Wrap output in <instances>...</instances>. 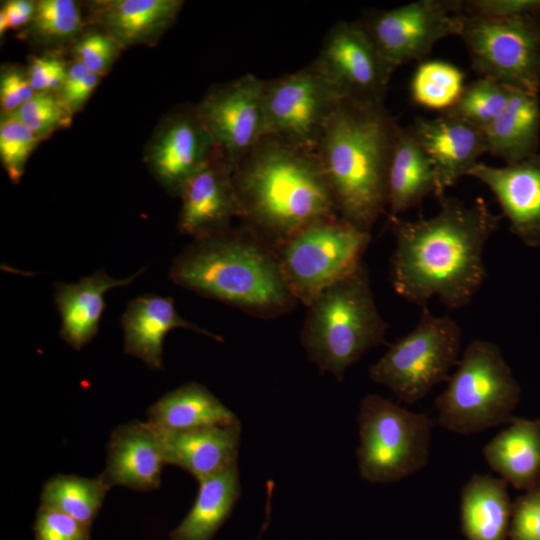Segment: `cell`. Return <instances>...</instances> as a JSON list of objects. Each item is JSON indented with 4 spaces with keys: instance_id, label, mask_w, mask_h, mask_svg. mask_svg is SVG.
I'll return each instance as SVG.
<instances>
[{
    "instance_id": "6da1fadb",
    "label": "cell",
    "mask_w": 540,
    "mask_h": 540,
    "mask_svg": "<svg viewBox=\"0 0 540 540\" xmlns=\"http://www.w3.org/2000/svg\"><path fill=\"white\" fill-rule=\"evenodd\" d=\"M430 218L388 216L395 238L391 281L395 292L420 306L437 297L449 309L467 306L487 272L484 249L500 216L482 198L466 204L443 197Z\"/></svg>"
},
{
    "instance_id": "7a4b0ae2",
    "label": "cell",
    "mask_w": 540,
    "mask_h": 540,
    "mask_svg": "<svg viewBox=\"0 0 540 540\" xmlns=\"http://www.w3.org/2000/svg\"><path fill=\"white\" fill-rule=\"evenodd\" d=\"M240 219L277 247L307 225L339 216L315 152L264 136L234 167Z\"/></svg>"
},
{
    "instance_id": "3957f363",
    "label": "cell",
    "mask_w": 540,
    "mask_h": 540,
    "mask_svg": "<svg viewBox=\"0 0 540 540\" xmlns=\"http://www.w3.org/2000/svg\"><path fill=\"white\" fill-rule=\"evenodd\" d=\"M399 126L384 103L342 100L315 151L338 215L369 233L388 209V172Z\"/></svg>"
},
{
    "instance_id": "277c9868",
    "label": "cell",
    "mask_w": 540,
    "mask_h": 540,
    "mask_svg": "<svg viewBox=\"0 0 540 540\" xmlns=\"http://www.w3.org/2000/svg\"><path fill=\"white\" fill-rule=\"evenodd\" d=\"M169 277L255 316H277L296 303L276 249L246 226L193 240L173 259Z\"/></svg>"
},
{
    "instance_id": "5b68a950",
    "label": "cell",
    "mask_w": 540,
    "mask_h": 540,
    "mask_svg": "<svg viewBox=\"0 0 540 540\" xmlns=\"http://www.w3.org/2000/svg\"><path fill=\"white\" fill-rule=\"evenodd\" d=\"M387 329L362 261L308 306L301 341L308 358L321 372L342 381L350 366L384 341Z\"/></svg>"
},
{
    "instance_id": "8992f818",
    "label": "cell",
    "mask_w": 540,
    "mask_h": 540,
    "mask_svg": "<svg viewBox=\"0 0 540 540\" xmlns=\"http://www.w3.org/2000/svg\"><path fill=\"white\" fill-rule=\"evenodd\" d=\"M436 398L438 424L461 435L496 427L509 418L518 388L499 347L473 340Z\"/></svg>"
},
{
    "instance_id": "52a82bcc",
    "label": "cell",
    "mask_w": 540,
    "mask_h": 540,
    "mask_svg": "<svg viewBox=\"0 0 540 540\" xmlns=\"http://www.w3.org/2000/svg\"><path fill=\"white\" fill-rule=\"evenodd\" d=\"M431 431L426 415L377 394L366 395L358 413L361 476L371 483H392L418 472L428 461Z\"/></svg>"
},
{
    "instance_id": "ba28073f",
    "label": "cell",
    "mask_w": 540,
    "mask_h": 540,
    "mask_svg": "<svg viewBox=\"0 0 540 540\" xmlns=\"http://www.w3.org/2000/svg\"><path fill=\"white\" fill-rule=\"evenodd\" d=\"M370 241L371 233L333 216L307 225L275 249L292 295L308 307L358 267Z\"/></svg>"
},
{
    "instance_id": "9c48e42d",
    "label": "cell",
    "mask_w": 540,
    "mask_h": 540,
    "mask_svg": "<svg viewBox=\"0 0 540 540\" xmlns=\"http://www.w3.org/2000/svg\"><path fill=\"white\" fill-rule=\"evenodd\" d=\"M421 307L416 327L392 343L369 369L372 381L408 404L448 380L461 347L459 325L449 316L434 315L427 304Z\"/></svg>"
},
{
    "instance_id": "30bf717a",
    "label": "cell",
    "mask_w": 540,
    "mask_h": 540,
    "mask_svg": "<svg viewBox=\"0 0 540 540\" xmlns=\"http://www.w3.org/2000/svg\"><path fill=\"white\" fill-rule=\"evenodd\" d=\"M480 77L540 92V14L493 19L464 12L458 35Z\"/></svg>"
},
{
    "instance_id": "8fae6325",
    "label": "cell",
    "mask_w": 540,
    "mask_h": 540,
    "mask_svg": "<svg viewBox=\"0 0 540 540\" xmlns=\"http://www.w3.org/2000/svg\"><path fill=\"white\" fill-rule=\"evenodd\" d=\"M341 101L313 62L293 73L265 80V136L315 152Z\"/></svg>"
},
{
    "instance_id": "7c38bea8",
    "label": "cell",
    "mask_w": 540,
    "mask_h": 540,
    "mask_svg": "<svg viewBox=\"0 0 540 540\" xmlns=\"http://www.w3.org/2000/svg\"><path fill=\"white\" fill-rule=\"evenodd\" d=\"M463 1L419 0L374 11L359 21L384 60L395 70L426 58L439 40L459 35Z\"/></svg>"
},
{
    "instance_id": "4fadbf2b",
    "label": "cell",
    "mask_w": 540,
    "mask_h": 540,
    "mask_svg": "<svg viewBox=\"0 0 540 540\" xmlns=\"http://www.w3.org/2000/svg\"><path fill=\"white\" fill-rule=\"evenodd\" d=\"M312 62L342 100L363 104L384 103L395 71L359 21L336 23Z\"/></svg>"
},
{
    "instance_id": "5bb4252c",
    "label": "cell",
    "mask_w": 540,
    "mask_h": 540,
    "mask_svg": "<svg viewBox=\"0 0 540 540\" xmlns=\"http://www.w3.org/2000/svg\"><path fill=\"white\" fill-rule=\"evenodd\" d=\"M264 83L245 74L212 86L195 107L233 169L265 136Z\"/></svg>"
},
{
    "instance_id": "9a60e30c",
    "label": "cell",
    "mask_w": 540,
    "mask_h": 540,
    "mask_svg": "<svg viewBox=\"0 0 540 540\" xmlns=\"http://www.w3.org/2000/svg\"><path fill=\"white\" fill-rule=\"evenodd\" d=\"M194 108L167 116L150 140L145 163L156 181L172 196L218 151Z\"/></svg>"
},
{
    "instance_id": "2e32d148",
    "label": "cell",
    "mask_w": 540,
    "mask_h": 540,
    "mask_svg": "<svg viewBox=\"0 0 540 540\" xmlns=\"http://www.w3.org/2000/svg\"><path fill=\"white\" fill-rule=\"evenodd\" d=\"M179 197L178 229L193 240L223 232L240 219L233 167L220 150L186 182Z\"/></svg>"
},
{
    "instance_id": "e0dca14e",
    "label": "cell",
    "mask_w": 540,
    "mask_h": 540,
    "mask_svg": "<svg viewBox=\"0 0 540 540\" xmlns=\"http://www.w3.org/2000/svg\"><path fill=\"white\" fill-rule=\"evenodd\" d=\"M409 128L432 162L438 200L488 152L484 131L449 112L431 119L417 117Z\"/></svg>"
},
{
    "instance_id": "ac0fdd59",
    "label": "cell",
    "mask_w": 540,
    "mask_h": 540,
    "mask_svg": "<svg viewBox=\"0 0 540 540\" xmlns=\"http://www.w3.org/2000/svg\"><path fill=\"white\" fill-rule=\"evenodd\" d=\"M496 197L510 230L527 244L540 239V154L493 167L478 162L468 173Z\"/></svg>"
},
{
    "instance_id": "d6986e66",
    "label": "cell",
    "mask_w": 540,
    "mask_h": 540,
    "mask_svg": "<svg viewBox=\"0 0 540 540\" xmlns=\"http://www.w3.org/2000/svg\"><path fill=\"white\" fill-rule=\"evenodd\" d=\"M124 352L151 369L162 368L163 343L174 329H190L215 340L222 338L182 318L170 297L144 294L131 299L121 317Z\"/></svg>"
},
{
    "instance_id": "ffe728a7",
    "label": "cell",
    "mask_w": 540,
    "mask_h": 540,
    "mask_svg": "<svg viewBox=\"0 0 540 540\" xmlns=\"http://www.w3.org/2000/svg\"><path fill=\"white\" fill-rule=\"evenodd\" d=\"M165 464L159 432L148 422H131L112 433L103 474L111 486L147 491L159 487Z\"/></svg>"
},
{
    "instance_id": "44dd1931",
    "label": "cell",
    "mask_w": 540,
    "mask_h": 540,
    "mask_svg": "<svg viewBox=\"0 0 540 540\" xmlns=\"http://www.w3.org/2000/svg\"><path fill=\"white\" fill-rule=\"evenodd\" d=\"M145 271L115 279L104 270H97L76 283L56 282L54 301L60 314V338L74 350H81L99 331L105 310V294L117 287L128 286Z\"/></svg>"
},
{
    "instance_id": "7402d4cb",
    "label": "cell",
    "mask_w": 540,
    "mask_h": 540,
    "mask_svg": "<svg viewBox=\"0 0 540 540\" xmlns=\"http://www.w3.org/2000/svg\"><path fill=\"white\" fill-rule=\"evenodd\" d=\"M158 432L166 464L181 467L198 481L237 463L240 422L180 432Z\"/></svg>"
},
{
    "instance_id": "603a6c76",
    "label": "cell",
    "mask_w": 540,
    "mask_h": 540,
    "mask_svg": "<svg viewBox=\"0 0 540 540\" xmlns=\"http://www.w3.org/2000/svg\"><path fill=\"white\" fill-rule=\"evenodd\" d=\"M180 0H106L92 3L94 19L121 47L151 44L175 21Z\"/></svg>"
},
{
    "instance_id": "cb8c5ba5",
    "label": "cell",
    "mask_w": 540,
    "mask_h": 540,
    "mask_svg": "<svg viewBox=\"0 0 540 540\" xmlns=\"http://www.w3.org/2000/svg\"><path fill=\"white\" fill-rule=\"evenodd\" d=\"M430 194L439 196L432 162L410 128L399 126L388 172V216H399Z\"/></svg>"
},
{
    "instance_id": "d4e9b609",
    "label": "cell",
    "mask_w": 540,
    "mask_h": 540,
    "mask_svg": "<svg viewBox=\"0 0 540 540\" xmlns=\"http://www.w3.org/2000/svg\"><path fill=\"white\" fill-rule=\"evenodd\" d=\"M483 131L487 153L506 164L537 154L540 144L539 96L514 88L504 111Z\"/></svg>"
},
{
    "instance_id": "484cf974",
    "label": "cell",
    "mask_w": 540,
    "mask_h": 540,
    "mask_svg": "<svg viewBox=\"0 0 540 540\" xmlns=\"http://www.w3.org/2000/svg\"><path fill=\"white\" fill-rule=\"evenodd\" d=\"M147 422L160 432H180L235 424L239 419L205 386L191 382L156 401L149 409Z\"/></svg>"
},
{
    "instance_id": "4316f807",
    "label": "cell",
    "mask_w": 540,
    "mask_h": 540,
    "mask_svg": "<svg viewBox=\"0 0 540 540\" xmlns=\"http://www.w3.org/2000/svg\"><path fill=\"white\" fill-rule=\"evenodd\" d=\"M198 482L195 501L181 523L170 532V540H212L240 497L237 463Z\"/></svg>"
},
{
    "instance_id": "83f0119b",
    "label": "cell",
    "mask_w": 540,
    "mask_h": 540,
    "mask_svg": "<svg viewBox=\"0 0 540 540\" xmlns=\"http://www.w3.org/2000/svg\"><path fill=\"white\" fill-rule=\"evenodd\" d=\"M461 523L467 540H507L511 505L503 480L473 474L461 491Z\"/></svg>"
},
{
    "instance_id": "f1b7e54d",
    "label": "cell",
    "mask_w": 540,
    "mask_h": 540,
    "mask_svg": "<svg viewBox=\"0 0 540 540\" xmlns=\"http://www.w3.org/2000/svg\"><path fill=\"white\" fill-rule=\"evenodd\" d=\"M492 470L516 487L529 484L540 471V433L531 422L515 420L484 447Z\"/></svg>"
},
{
    "instance_id": "f546056e",
    "label": "cell",
    "mask_w": 540,
    "mask_h": 540,
    "mask_svg": "<svg viewBox=\"0 0 540 540\" xmlns=\"http://www.w3.org/2000/svg\"><path fill=\"white\" fill-rule=\"evenodd\" d=\"M111 487L103 473L95 478L58 474L45 483L41 506L63 512L91 527Z\"/></svg>"
},
{
    "instance_id": "4dcf8cb0",
    "label": "cell",
    "mask_w": 540,
    "mask_h": 540,
    "mask_svg": "<svg viewBox=\"0 0 540 540\" xmlns=\"http://www.w3.org/2000/svg\"><path fill=\"white\" fill-rule=\"evenodd\" d=\"M465 74L457 66L441 60L421 62L410 82L412 100L440 113L450 110L464 87Z\"/></svg>"
},
{
    "instance_id": "1f68e13d",
    "label": "cell",
    "mask_w": 540,
    "mask_h": 540,
    "mask_svg": "<svg viewBox=\"0 0 540 540\" xmlns=\"http://www.w3.org/2000/svg\"><path fill=\"white\" fill-rule=\"evenodd\" d=\"M513 89L495 80L479 77L465 85L456 104L446 112L484 130L504 111Z\"/></svg>"
},
{
    "instance_id": "d6a6232c",
    "label": "cell",
    "mask_w": 540,
    "mask_h": 540,
    "mask_svg": "<svg viewBox=\"0 0 540 540\" xmlns=\"http://www.w3.org/2000/svg\"><path fill=\"white\" fill-rule=\"evenodd\" d=\"M83 25L78 4L72 0H40L28 25L29 36L42 45L70 41Z\"/></svg>"
},
{
    "instance_id": "836d02e7",
    "label": "cell",
    "mask_w": 540,
    "mask_h": 540,
    "mask_svg": "<svg viewBox=\"0 0 540 540\" xmlns=\"http://www.w3.org/2000/svg\"><path fill=\"white\" fill-rule=\"evenodd\" d=\"M41 140L15 114H1L0 158L12 183H18L26 163Z\"/></svg>"
},
{
    "instance_id": "e575fe53",
    "label": "cell",
    "mask_w": 540,
    "mask_h": 540,
    "mask_svg": "<svg viewBox=\"0 0 540 540\" xmlns=\"http://www.w3.org/2000/svg\"><path fill=\"white\" fill-rule=\"evenodd\" d=\"M13 114L40 140L68 127L73 116L57 93H35Z\"/></svg>"
},
{
    "instance_id": "d590c367",
    "label": "cell",
    "mask_w": 540,
    "mask_h": 540,
    "mask_svg": "<svg viewBox=\"0 0 540 540\" xmlns=\"http://www.w3.org/2000/svg\"><path fill=\"white\" fill-rule=\"evenodd\" d=\"M121 47L106 33L93 32L85 35L74 46L76 60L88 71L105 75L116 61Z\"/></svg>"
},
{
    "instance_id": "8d00e7d4",
    "label": "cell",
    "mask_w": 540,
    "mask_h": 540,
    "mask_svg": "<svg viewBox=\"0 0 540 540\" xmlns=\"http://www.w3.org/2000/svg\"><path fill=\"white\" fill-rule=\"evenodd\" d=\"M33 529L36 540H90L91 527L63 512L41 505Z\"/></svg>"
},
{
    "instance_id": "74e56055",
    "label": "cell",
    "mask_w": 540,
    "mask_h": 540,
    "mask_svg": "<svg viewBox=\"0 0 540 540\" xmlns=\"http://www.w3.org/2000/svg\"><path fill=\"white\" fill-rule=\"evenodd\" d=\"M100 76L88 71L77 60L67 69V75L59 96L74 115L89 99L97 85Z\"/></svg>"
},
{
    "instance_id": "f35d334b",
    "label": "cell",
    "mask_w": 540,
    "mask_h": 540,
    "mask_svg": "<svg viewBox=\"0 0 540 540\" xmlns=\"http://www.w3.org/2000/svg\"><path fill=\"white\" fill-rule=\"evenodd\" d=\"M68 66L54 55L36 56L30 60L27 74L35 93H55L62 88Z\"/></svg>"
},
{
    "instance_id": "ab89813d",
    "label": "cell",
    "mask_w": 540,
    "mask_h": 540,
    "mask_svg": "<svg viewBox=\"0 0 540 540\" xmlns=\"http://www.w3.org/2000/svg\"><path fill=\"white\" fill-rule=\"evenodd\" d=\"M463 5L468 15L493 19L540 14V0H469Z\"/></svg>"
},
{
    "instance_id": "60d3db41",
    "label": "cell",
    "mask_w": 540,
    "mask_h": 540,
    "mask_svg": "<svg viewBox=\"0 0 540 540\" xmlns=\"http://www.w3.org/2000/svg\"><path fill=\"white\" fill-rule=\"evenodd\" d=\"M35 94L27 71L9 67L1 72L0 105L2 114L17 112Z\"/></svg>"
},
{
    "instance_id": "b9f144b4",
    "label": "cell",
    "mask_w": 540,
    "mask_h": 540,
    "mask_svg": "<svg viewBox=\"0 0 540 540\" xmlns=\"http://www.w3.org/2000/svg\"><path fill=\"white\" fill-rule=\"evenodd\" d=\"M511 540H540V492L528 494L515 505L510 519Z\"/></svg>"
},
{
    "instance_id": "7bdbcfd3",
    "label": "cell",
    "mask_w": 540,
    "mask_h": 540,
    "mask_svg": "<svg viewBox=\"0 0 540 540\" xmlns=\"http://www.w3.org/2000/svg\"><path fill=\"white\" fill-rule=\"evenodd\" d=\"M36 2L28 0H9L0 11V34L9 29L29 25L35 12Z\"/></svg>"
},
{
    "instance_id": "ee69618b",
    "label": "cell",
    "mask_w": 540,
    "mask_h": 540,
    "mask_svg": "<svg viewBox=\"0 0 540 540\" xmlns=\"http://www.w3.org/2000/svg\"><path fill=\"white\" fill-rule=\"evenodd\" d=\"M260 539H261V537L259 536L256 540H260Z\"/></svg>"
}]
</instances>
